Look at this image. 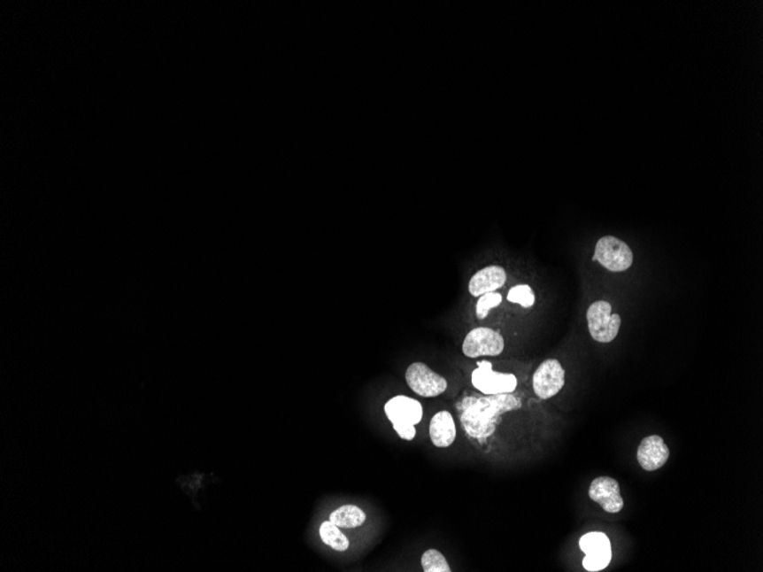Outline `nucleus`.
Returning a JSON list of instances; mask_svg holds the SVG:
<instances>
[{
    "label": "nucleus",
    "instance_id": "18",
    "mask_svg": "<svg viewBox=\"0 0 763 572\" xmlns=\"http://www.w3.org/2000/svg\"><path fill=\"white\" fill-rule=\"evenodd\" d=\"M502 303V295L498 293H489L482 296H480L477 302V317L480 321H483V319L487 318L489 311L494 309V307H497L499 304Z\"/></svg>",
    "mask_w": 763,
    "mask_h": 572
},
{
    "label": "nucleus",
    "instance_id": "7",
    "mask_svg": "<svg viewBox=\"0 0 763 572\" xmlns=\"http://www.w3.org/2000/svg\"><path fill=\"white\" fill-rule=\"evenodd\" d=\"M406 382L416 394L423 398H435L448 388L446 378L440 376L423 362H414L408 367Z\"/></svg>",
    "mask_w": 763,
    "mask_h": 572
},
{
    "label": "nucleus",
    "instance_id": "8",
    "mask_svg": "<svg viewBox=\"0 0 763 572\" xmlns=\"http://www.w3.org/2000/svg\"><path fill=\"white\" fill-rule=\"evenodd\" d=\"M581 550L584 552L583 567L590 572L604 570L613 558L611 540L604 532H589L580 540Z\"/></svg>",
    "mask_w": 763,
    "mask_h": 572
},
{
    "label": "nucleus",
    "instance_id": "6",
    "mask_svg": "<svg viewBox=\"0 0 763 572\" xmlns=\"http://www.w3.org/2000/svg\"><path fill=\"white\" fill-rule=\"evenodd\" d=\"M505 338L497 330L478 327L466 335L463 353L467 358L497 357L505 350Z\"/></svg>",
    "mask_w": 763,
    "mask_h": 572
},
{
    "label": "nucleus",
    "instance_id": "16",
    "mask_svg": "<svg viewBox=\"0 0 763 572\" xmlns=\"http://www.w3.org/2000/svg\"><path fill=\"white\" fill-rule=\"evenodd\" d=\"M423 570L426 572H451L446 558L436 550H428L420 559Z\"/></svg>",
    "mask_w": 763,
    "mask_h": 572
},
{
    "label": "nucleus",
    "instance_id": "3",
    "mask_svg": "<svg viewBox=\"0 0 763 572\" xmlns=\"http://www.w3.org/2000/svg\"><path fill=\"white\" fill-rule=\"evenodd\" d=\"M633 252L623 240L613 236H605L597 240L593 255V262L611 272H624L632 267Z\"/></svg>",
    "mask_w": 763,
    "mask_h": 572
},
{
    "label": "nucleus",
    "instance_id": "1",
    "mask_svg": "<svg viewBox=\"0 0 763 572\" xmlns=\"http://www.w3.org/2000/svg\"><path fill=\"white\" fill-rule=\"evenodd\" d=\"M521 408L520 398L509 394L490 397L471 396L459 406V420L470 437L486 439L495 432L501 416Z\"/></svg>",
    "mask_w": 763,
    "mask_h": 572
},
{
    "label": "nucleus",
    "instance_id": "15",
    "mask_svg": "<svg viewBox=\"0 0 763 572\" xmlns=\"http://www.w3.org/2000/svg\"><path fill=\"white\" fill-rule=\"evenodd\" d=\"M320 535L326 545L332 547L333 550L337 552H344L350 546L348 537L340 530V528L336 524L330 522V521H326V522L321 524Z\"/></svg>",
    "mask_w": 763,
    "mask_h": 572
},
{
    "label": "nucleus",
    "instance_id": "14",
    "mask_svg": "<svg viewBox=\"0 0 763 572\" xmlns=\"http://www.w3.org/2000/svg\"><path fill=\"white\" fill-rule=\"evenodd\" d=\"M330 522L336 524L338 528H346L352 529L363 526L366 521V514L363 510L355 505H344L336 511H334L329 516Z\"/></svg>",
    "mask_w": 763,
    "mask_h": 572
},
{
    "label": "nucleus",
    "instance_id": "2",
    "mask_svg": "<svg viewBox=\"0 0 763 572\" xmlns=\"http://www.w3.org/2000/svg\"><path fill=\"white\" fill-rule=\"evenodd\" d=\"M385 415L401 439L412 441L416 436L415 425L423 418L422 405L418 400L397 396L384 406Z\"/></svg>",
    "mask_w": 763,
    "mask_h": 572
},
{
    "label": "nucleus",
    "instance_id": "12",
    "mask_svg": "<svg viewBox=\"0 0 763 572\" xmlns=\"http://www.w3.org/2000/svg\"><path fill=\"white\" fill-rule=\"evenodd\" d=\"M506 282V272L502 267L490 266L479 270L474 274L469 282V291L472 296H480L493 293V291L505 286Z\"/></svg>",
    "mask_w": 763,
    "mask_h": 572
},
{
    "label": "nucleus",
    "instance_id": "17",
    "mask_svg": "<svg viewBox=\"0 0 763 572\" xmlns=\"http://www.w3.org/2000/svg\"><path fill=\"white\" fill-rule=\"evenodd\" d=\"M507 301L519 304L525 309L532 307L535 304V294L528 285H518L511 288L507 294Z\"/></svg>",
    "mask_w": 763,
    "mask_h": 572
},
{
    "label": "nucleus",
    "instance_id": "10",
    "mask_svg": "<svg viewBox=\"0 0 763 572\" xmlns=\"http://www.w3.org/2000/svg\"><path fill=\"white\" fill-rule=\"evenodd\" d=\"M590 499L600 505L604 511L615 514L623 510L624 500L619 483L613 477L600 476L592 481L589 489Z\"/></svg>",
    "mask_w": 763,
    "mask_h": 572
},
{
    "label": "nucleus",
    "instance_id": "13",
    "mask_svg": "<svg viewBox=\"0 0 763 572\" xmlns=\"http://www.w3.org/2000/svg\"><path fill=\"white\" fill-rule=\"evenodd\" d=\"M428 433L435 447L447 448L453 444L456 439V426L451 413L446 410L436 413L430 421Z\"/></svg>",
    "mask_w": 763,
    "mask_h": 572
},
{
    "label": "nucleus",
    "instance_id": "5",
    "mask_svg": "<svg viewBox=\"0 0 763 572\" xmlns=\"http://www.w3.org/2000/svg\"><path fill=\"white\" fill-rule=\"evenodd\" d=\"M471 378L474 388L486 396L513 393L518 386L513 374L495 372L493 364L486 360L478 362Z\"/></svg>",
    "mask_w": 763,
    "mask_h": 572
},
{
    "label": "nucleus",
    "instance_id": "9",
    "mask_svg": "<svg viewBox=\"0 0 763 572\" xmlns=\"http://www.w3.org/2000/svg\"><path fill=\"white\" fill-rule=\"evenodd\" d=\"M565 376V369L556 359L542 362L533 377L535 394L542 400L556 397L564 388Z\"/></svg>",
    "mask_w": 763,
    "mask_h": 572
},
{
    "label": "nucleus",
    "instance_id": "4",
    "mask_svg": "<svg viewBox=\"0 0 763 572\" xmlns=\"http://www.w3.org/2000/svg\"><path fill=\"white\" fill-rule=\"evenodd\" d=\"M611 303L597 301L590 305L586 319L590 335L597 342L611 343L617 337L620 329V314L612 313Z\"/></svg>",
    "mask_w": 763,
    "mask_h": 572
},
{
    "label": "nucleus",
    "instance_id": "11",
    "mask_svg": "<svg viewBox=\"0 0 763 572\" xmlns=\"http://www.w3.org/2000/svg\"><path fill=\"white\" fill-rule=\"evenodd\" d=\"M668 457H670V449L663 437L656 434L644 437L636 452L640 467L647 472H654L663 468Z\"/></svg>",
    "mask_w": 763,
    "mask_h": 572
}]
</instances>
